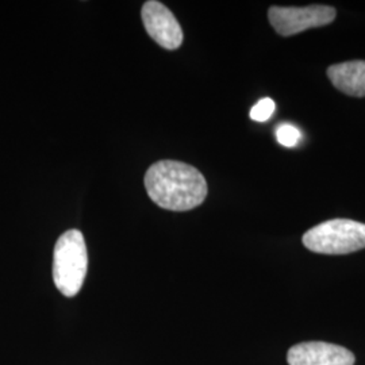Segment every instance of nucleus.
Here are the masks:
<instances>
[{
	"mask_svg": "<svg viewBox=\"0 0 365 365\" xmlns=\"http://www.w3.org/2000/svg\"><path fill=\"white\" fill-rule=\"evenodd\" d=\"M144 182L149 197L157 206L170 211L195 209L207 196L205 176L182 161H158L148 170Z\"/></svg>",
	"mask_w": 365,
	"mask_h": 365,
	"instance_id": "nucleus-1",
	"label": "nucleus"
},
{
	"mask_svg": "<svg viewBox=\"0 0 365 365\" xmlns=\"http://www.w3.org/2000/svg\"><path fill=\"white\" fill-rule=\"evenodd\" d=\"M88 269V252L84 235L76 229L61 235L53 253V280L57 289L66 297L78 295Z\"/></svg>",
	"mask_w": 365,
	"mask_h": 365,
	"instance_id": "nucleus-2",
	"label": "nucleus"
},
{
	"mask_svg": "<svg viewBox=\"0 0 365 365\" xmlns=\"http://www.w3.org/2000/svg\"><path fill=\"white\" fill-rule=\"evenodd\" d=\"M302 241L314 253L348 255L365 248V223L352 220L322 222L306 232Z\"/></svg>",
	"mask_w": 365,
	"mask_h": 365,
	"instance_id": "nucleus-3",
	"label": "nucleus"
},
{
	"mask_svg": "<svg viewBox=\"0 0 365 365\" xmlns=\"http://www.w3.org/2000/svg\"><path fill=\"white\" fill-rule=\"evenodd\" d=\"M336 10L329 6L314 4L307 7H279L268 11L274 31L283 37H291L314 27L327 26L336 19Z\"/></svg>",
	"mask_w": 365,
	"mask_h": 365,
	"instance_id": "nucleus-4",
	"label": "nucleus"
},
{
	"mask_svg": "<svg viewBox=\"0 0 365 365\" xmlns=\"http://www.w3.org/2000/svg\"><path fill=\"white\" fill-rule=\"evenodd\" d=\"M141 16L145 30L160 46L168 51H175L182 45V27L167 6L156 0L146 1Z\"/></svg>",
	"mask_w": 365,
	"mask_h": 365,
	"instance_id": "nucleus-5",
	"label": "nucleus"
},
{
	"mask_svg": "<svg viewBox=\"0 0 365 365\" xmlns=\"http://www.w3.org/2000/svg\"><path fill=\"white\" fill-rule=\"evenodd\" d=\"M289 365H354V354L336 344L312 341L294 345L287 353Z\"/></svg>",
	"mask_w": 365,
	"mask_h": 365,
	"instance_id": "nucleus-6",
	"label": "nucleus"
},
{
	"mask_svg": "<svg viewBox=\"0 0 365 365\" xmlns=\"http://www.w3.org/2000/svg\"><path fill=\"white\" fill-rule=\"evenodd\" d=\"M327 76L339 91L354 98H364L365 61L354 60L329 66Z\"/></svg>",
	"mask_w": 365,
	"mask_h": 365,
	"instance_id": "nucleus-7",
	"label": "nucleus"
},
{
	"mask_svg": "<svg viewBox=\"0 0 365 365\" xmlns=\"http://www.w3.org/2000/svg\"><path fill=\"white\" fill-rule=\"evenodd\" d=\"M276 140L284 148H295L302 140V133L297 126L291 123H283L276 130Z\"/></svg>",
	"mask_w": 365,
	"mask_h": 365,
	"instance_id": "nucleus-8",
	"label": "nucleus"
},
{
	"mask_svg": "<svg viewBox=\"0 0 365 365\" xmlns=\"http://www.w3.org/2000/svg\"><path fill=\"white\" fill-rule=\"evenodd\" d=\"M274 108H276V105H274V101L271 98H264L252 107L250 118L256 122H267L269 118L274 115Z\"/></svg>",
	"mask_w": 365,
	"mask_h": 365,
	"instance_id": "nucleus-9",
	"label": "nucleus"
}]
</instances>
